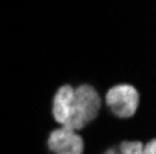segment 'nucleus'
I'll return each mask as SVG.
<instances>
[{
	"label": "nucleus",
	"instance_id": "obj_6",
	"mask_svg": "<svg viewBox=\"0 0 156 154\" xmlns=\"http://www.w3.org/2000/svg\"><path fill=\"white\" fill-rule=\"evenodd\" d=\"M143 154H156V141L154 139L143 143Z\"/></svg>",
	"mask_w": 156,
	"mask_h": 154
},
{
	"label": "nucleus",
	"instance_id": "obj_5",
	"mask_svg": "<svg viewBox=\"0 0 156 154\" xmlns=\"http://www.w3.org/2000/svg\"><path fill=\"white\" fill-rule=\"evenodd\" d=\"M121 154H143V143L138 139H125L117 147Z\"/></svg>",
	"mask_w": 156,
	"mask_h": 154
},
{
	"label": "nucleus",
	"instance_id": "obj_4",
	"mask_svg": "<svg viewBox=\"0 0 156 154\" xmlns=\"http://www.w3.org/2000/svg\"><path fill=\"white\" fill-rule=\"evenodd\" d=\"M73 100H74V87L71 84H63L54 93V97H52V117L60 126H65V123L71 117Z\"/></svg>",
	"mask_w": 156,
	"mask_h": 154
},
{
	"label": "nucleus",
	"instance_id": "obj_3",
	"mask_svg": "<svg viewBox=\"0 0 156 154\" xmlns=\"http://www.w3.org/2000/svg\"><path fill=\"white\" fill-rule=\"evenodd\" d=\"M47 145L52 154H84L86 150V141L80 134L63 126L48 134Z\"/></svg>",
	"mask_w": 156,
	"mask_h": 154
},
{
	"label": "nucleus",
	"instance_id": "obj_2",
	"mask_svg": "<svg viewBox=\"0 0 156 154\" xmlns=\"http://www.w3.org/2000/svg\"><path fill=\"white\" fill-rule=\"evenodd\" d=\"M104 102L115 117L130 119L140 108V93L132 84H117L106 91Z\"/></svg>",
	"mask_w": 156,
	"mask_h": 154
},
{
	"label": "nucleus",
	"instance_id": "obj_1",
	"mask_svg": "<svg viewBox=\"0 0 156 154\" xmlns=\"http://www.w3.org/2000/svg\"><path fill=\"white\" fill-rule=\"evenodd\" d=\"M101 95L91 84H80L78 87H74V100H73V113L69 121L65 123L63 128L69 130H82L86 128L89 123H93L101 113Z\"/></svg>",
	"mask_w": 156,
	"mask_h": 154
},
{
	"label": "nucleus",
	"instance_id": "obj_7",
	"mask_svg": "<svg viewBox=\"0 0 156 154\" xmlns=\"http://www.w3.org/2000/svg\"><path fill=\"white\" fill-rule=\"evenodd\" d=\"M104 154H121V152L117 150L115 147H112V149H106V150H104Z\"/></svg>",
	"mask_w": 156,
	"mask_h": 154
}]
</instances>
